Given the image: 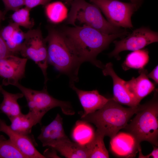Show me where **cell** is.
<instances>
[{
    "instance_id": "36",
    "label": "cell",
    "mask_w": 158,
    "mask_h": 158,
    "mask_svg": "<svg viewBox=\"0 0 158 158\" xmlns=\"http://www.w3.org/2000/svg\"><path fill=\"white\" fill-rule=\"evenodd\" d=\"M67 0V1H71V0Z\"/></svg>"
},
{
    "instance_id": "32",
    "label": "cell",
    "mask_w": 158,
    "mask_h": 158,
    "mask_svg": "<svg viewBox=\"0 0 158 158\" xmlns=\"http://www.w3.org/2000/svg\"><path fill=\"white\" fill-rule=\"evenodd\" d=\"M158 66L157 65L150 73L147 74L148 77L152 79L157 84L158 83Z\"/></svg>"
},
{
    "instance_id": "26",
    "label": "cell",
    "mask_w": 158,
    "mask_h": 158,
    "mask_svg": "<svg viewBox=\"0 0 158 158\" xmlns=\"http://www.w3.org/2000/svg\"><path fill=\"white\" fill-rule=\"evenodd\" d=\"M30 10L25 7L15 11L11 15V18L13 22L19 26L27 28H31L34 24L30 18Z\"/></svg>"
},
{
    "instance_id": "1",
    "label": "cell",
    "mask_w": 158,
    "mask_h": 158,
    "mask_svg": "<svg viewBox=\"0 0 158 158\" xmlns=\"http://www.w3.org/2000/svg\"><path fill=\"white\" fill-rule=\"evenodd\" d=\"M62 32L83 62H89L102 69L104 65L97 59V56L115 40L128 33L124 30L107 34L85 25L66 28Z\"/></svg>"
},
{
    "instance_id": "19",
    "label": "cell",
    "mask_w": 158,
    "mask_h": 158,
    "mask_svg": "<svg viewBox=\"0 0 158 158\" xmlns=\"http://www.w3.org/2000/svg\"><path fill=\"white\" fill-rule=\"evenodd\" d=\"M51 147L66 158H88L87 149L84 145L72 142L70 140L60 142Z\"/></svg>"
},
{
    "instance_id": "15",
    "label": "cell",
    "mask_w": 158,
    "mask_h": 158,
    "mask_svg": "<svg viewBox=\"0 0 158 158\" xmlns=\"http://www.w3.org/2000/svg\"><path fill=\"white\" fill-rule=\"evenodd\" d=\"M76 93L83 109L82 115L92 113L102 108L108 102V99L100 95L96 90L87 91L79 89L74 84L70 85Z\"/></svg>"
},
{
    "instance_id": "34",
    "label": "cell",
    "mask_w": 158,
    "mask_h": 158,
    "mask_svg": "<svg viewBox=\"0 0 158 158\" xmlns=\"http://www.w3.org/2000/svg\"><path fill=\"white\" fill-rule=\"evenodd\" d=\"M131 2L136 4L139 5L141 0H130Z\"/></svg>"
},
{
    "instance_id": "31",
    "label": "cell",
    "mask_w": 158,
    "mask_h": 158,
    "mask_svg": "<svg viewBox=\"0 0 158 158\" xmlns=\"http://www.w3.org/2000/svg\"><path fill=\"white\" fill-rule=\"evenodd\" d=\"M51 147V149H48L44 151L43 155L45 158H59L57 154L56 150L54 148Z\"/></svg>"
},
{
    "instance_id": "7",
    "label": "cell",
    "mask_w": 158,
    "mask_h": 158,
    "mask_svg": "<svg viewBox=\"0 0 158 158\" xmlns=\"http://www.w3.org/2000/svg\"><path fill=\"white\" fill-rule=\"evenodd\" d=\"M104 14L107 20L116 27L131 28L133 27L131 18L139 5L132 2L117 0H90Z\"/></svg>"
},
{
    "instance_id": "33",
    "label": "cell",
    "mask_w": 158,
    "mask_h": 158,
    "mask_svg": "<svg viewBox=\"0 0 158 158\" xmlns=\"http://www.w3.org/2000/svg\"><path fill=\"white\" fill-rule=\"evenodd\" d=\"M5 13L0 10V23L4 19Z\"/></svg>"
},
{
    "instance_id": "9",
    "label": "cell",
    "mask_w": 158,
    "mask_h": 158,
    "mask_svg": "<svg viewBox=\"0 0 158 158\" xmlns=\"http://www.w3.org/2000/svg\"><path fill=\"white\" fill-rule=\"evenodd\" d=\"M158 41L157 32L147 27H141L134 30L126 37L119 41H114L113 42L115 48L108 55L109 57H114L119 60L120 59L119 54L121 51L139 50Z\"/></svg>"
},
{
    "instance_id": "10",
    "label": "cell",
    "mask_w": 158,
    "mask_h": 158,
    "mask_svg": "<svg viewBox=\"0 0 158 158\" xmlns=\"http://www.w3.org/2000/svg\"><path fill=\"white\" fill-rule=\"evenodd\" d=\"M27 59L10 54L0 59V77L3 84L15 86L25 75Z\"/></svg>"
},
{
    "instance_id": "12",
    "label": "cell",
    "mask_w": 158,
    "mask_h": 158,
    "mask_svg": "<svg viewBox=\"0 0 158 158\" xmlns=\"http://www.w3.org/2000/svg\"><path fill=\"white\" fill-rule=\"evenodd\" d=\"M0 132L6 134L27 158H45L35 148L33 141L29 135H21L13 131L4 120L0 118Z\"/></svg>"
},
{
    "instance_id": "23",
    "label": "cell",
    "mask_w": 158,
    "mask_h": 158,
    "mask_svg": "<svg viewBox=\"0 0 158 158\" xmlns=\"http://www.w3.org/2000/svg\"><path fill=\"white\" fill-rule=\"evenodd\" d=\"M95 132L87 122L78 121L76 122L72 133V137L76 142L84 145L93 137Z\"/></svg>"
},
{
    "instance_id": "8",
    "label": "cell",
    "mask_w": 158,
    "mask_h": 158,
    "mask_svg": "<svg viewBox=\"0 0 158 158\" xmlns=\"http://www.w3.org/2000/svg\"><path fill=\"white\" fill-rule=\"evenodd\" d=\"M20 52L24 58L31 59L38 66L43 74L46 85L48 80L47 45L40 29L30 30L25 32V40Z\"/></svg>"
},
{
    "instance_id": "25",
    "label": "cell",
    "mask_w": 158,
    "mask_h": 158,
    "mask_svg": "<svg viewBox=\"0 0 158 158\" xmlns=\"http://www.w3.org/2000/svg\"><path fill=\"white\" fill-rule=\"evenodd\" d=\"M0 158H27L9 139L0 135Z\"/></svg>"
},
{
    "instance_id": "3",
    "label": "cell",
    "mask_w": 158,
    "mask_h": 158,
    "mask_svg": "<svg viewBox=\"0 0 158 158\" xmlns=\"http://www.w3.org/2000/svg\"><path fill=\"white\" fill-rule=\"evenodd\" d=\"M45 39L48 63L59 72L68 75L70 85L74 84L78 79L79 68L83 62L62 32L51 29Z\"/></svg>"
},
{
    "instance_id": "14",
    "label": "cell",
    "mask_w": 158,
    "mask_h": 158,
    "mask_svg": "<svg viewBox=\"0 0 158 158\" xmlns=\"http://www.w3.org/2000/svg\"><path fill=\"white\" fill-rule=\"evenodd\" d=\"M37 139L41 142L43 147H51L61 142L70 140L65 133L63 118L59 114H57L49 124L41 128Z\"/></svg>"
},
{
    "instance_id": "35",
    "label": "cell",
    "mask_w": 158,
    "mask_h": 158,
    "mask_svg": "<svg viewBox=\"0 0 158 158\" xmlns=\"http://www.w3.org/2000/svg\"><path fill=\"white\" fill-rule=\"evenodd\" d=\"M2 88V87L1 85L0 84V92H1V91Z\"/></svg>"
},
{
    "instance_id": "30",
    "label": "cell",
    "mask_w": 158,
    "mask_h": 158,
    "mask_svg": "<svg viewBox=\"0 0 158 158\" xmlns=\"http://www.w3.org/2000/svg\"><path fill=\"white\" fill-rule=\"evenodd\" d=\"M138 152H139L138 158H150L151 157L153 158H158V148L157 146L154 147V149L152 152L147 155L145 156L142 154L140 146L139 148Z\"/></svg>"
},
{
    "instance_id": "29",
    "label": "cell",
    "mask_w": 158,
    "mask_h": 158,
    "mask_svg": "<svg viewBox=\"0 0 158 158\" xmlns=\"http://www.w3.org/2000/svg\"><path fill=\"white\" fill-rule=\"evenodd\" d=\"M11 54L5 42L0 35V59Z\"/></svg>"
},
{
    "instance_id": "13",
    "label": "cell",
    "mask_w": 158,
    "mask_h": 158,
    "mask_svg": "<svg viewBox=\"0 0 158 158\" xmlns=\"http://www.w3.org/2000/svg\"><path fill=\"white\" fill-rule=\"evenodd\" d=\"M110 148L116 156L121 157H134L138 152L140 144L128 133L120 132L111 138Z\"/></svg>"
},
{
    "instance_id": "27",
    "label": "cell",
    "mask_w": 158,
    "mask_h": 158,
    "mask_svg": "<svg viewBox=\"0 0 158 158\" xmlns=\"http://www.w3.org/2000/svg\"><path fill=\"white\" fill-rule=\"evenodd\" d=\"M5 7V11H15L25 6V0H2Z\"/></svg>"
},
{
    "instance_id": "21",
    "label": "cell",
    "mask_w": 158,
    "mask_h": 158,
    "mask_svg": "<svg viewBox=\"0 0 158 158\" xmlns=\"http://www.w3.org/2000/svg\"><path fill=\"white\" fill-rule=\"evenodd\" d=\"M10 128L13 131L19 134L29 135L31 133L33 126L36 125L35 122L29 113L23 114L22 113L10 120Z\"/></svg>"
},
{
    "instance_id": "28",
    "label": "cell",
    "mask_w": 158,
    "mask_h": 158,
    "mask_svg": "<svg viewBox=\"0 0 158 158\" xmlns=\"http://www.w3.org/2000/svg\"><path fill=\"white\" fill-rule=\"evenodd\" d=\"M52 0H25V7L30 10L40 5H45Z\"/></svg>"
},
{
    "instance_id": "18",
    "label": "cell",
    "mask_w": 158,
    "mask_h": 158,
    "mask_svg": "<svg viewBox=\"0 0 158 158\" xmlns=\"http://www.w3.org/2000/svg\"><path fill=\"white\" fill-rule=\"evenodd\" d=\"M1 92L3 99L0 105V109L6 115L10 120L22 113L18 100L24 95L21 93H12L2 88Z\"/></svg>"
},
{
    "instance_id": "16",
    "label": "cell",
    "mask_w": 158,
    "mask_h": 158,
    "mask_svg": "<svg viewBox=\"0 0 158 158\" xmlns=\"http://www.w3.org/2000/svg\"><path fill=\"white\" fill-rule=\"evenodd\" d=\"M139 72L138 76L136 78L133 77L130 80L125 81V85L140 103L142 99L154 90L155 86L149 80L147 70L142 68L139 69Z\"/></svg>"
},
{
    "instance_id": "17",
    "label": "cell",
    "mask_w": 158,
    "mask_h": 158,
    "mask_svg": "<svg viewBox=\"0 0 158 158\" xmlns=\"http://www.w3.org/2000/svg\"><path fill=\"white\" fill-rule=\"evenodd\" d=\"M0 35L11 54L20 52L25 40V32L20 26L11 23L0 30Z\"/></svg>"
},
{
    "instance_id": "4",
    "label": "cell",
    "mask_w": 158,
    "mask_h": 158,
    "mask_svg": "<svg viewBox=\"0 0 158 158\" xmlns=\"http://www.w3.org/2000/svg\"><path fill=\"white\" fill-rule=\"evenodd\" d=\"M125 129L132 135L138 143L148 141L154 146L158 145V97L156 89L150 101L144 104V107Z\"/></svg>"
},
{
    "instance_id": "22",
    "label": "cell",
    "mask_w": 158,
    "mask_h": 158,
    "mask_svg": "<svg viewBox=\"0 0 158 158\" xmlns=\"http://www.w3.org/2000/svg\"><path fill=\"white\" fill-rule=\"evenodd\" d=\"M149 60V52L147 49H141L128 54L122 64L124 70L130 68H143Z\"/></svg>"
},
{
    "instance_id": "11",
    "label": "cell",
    "mask_w": 158,
    "mask_h": 158,
    "mask_svg": "<svg viewBox=\"0 0 158 158\" xmlns=\"http://www.w3.org/2000/svg\"><path fill=\"white\" fill-rule=\"evenodd\" d=\"M102 69L103 74L104 76L109 75L112 78L114 94L113 98L115 101L129 107L135 106L140 104L134 95L126 87L125 81L121 78L115 73L111 63H106Z\"/></svg>"
},
{
    "instance_id": "2",
    "label": "cell",
    "mask_w": 158,
    "mask_h": 158,
    "mask_svg": "<svg viewBox=\"0 0 158 158\" xmlns=\"http://www.w3.org/2000/svg\"><path fill=\"white\" fill-rule=\"evenodd\" d=\"M144 104L129 108L122 106L113 98L101 109L91 113L81 115L82 121L95 124L97 130L111 138L124 128L133 116L144 106Z\"/></svg>"
},
{
    "instance_id": "24",
    "label": "cell",
    "mask_w": 158,
    "mask_h": 158,
    "mask_svg": "<svg viewBox=\"0 0 158 158\" xmlns=\"http://www.w3.org/2000/svg\"><path fill=\"white\" fill-rule=\"evenodd\" d=\"M45 12L51 22L59 23L67 17V9L62 2L56 1L48 4L45 7Z\"/></svg>"
},
{
    "instance_id": "6",
    "label": "cell",
    "mask_w": 158,
    "mask_h": 158,
    "mask_svg": "<svg viewBox=\"0 0 158 158\" xmlns=\"http://www.w3.org/2000/svg\"><path fill=\"white\" fill-rule=\"evenodd\" d=\"M15 86L21 91L27 100L28 113L33 118L35 124L40 123L44 115L51 109L60 107L62 112L66 115H73L75 111L68 102L58 100L49 95L46 87L41 90H36L26 87L19 83Z\"/></svg>"
},
{
    "instance_id": "20",
    "label": "cell",
    "mask_w": 158,
    "mask_h": 158,
    "mask_svg": "<svg viewBox=\"0 0 158 158\" xmlns=\"http://www.w3.org/2000/svg\"><path fill=\"white\" fill-rule=\"evenodd\" d=\"M104 136L97 130L93 138L84 145L87 152L88 158L109 157L104 141Z\"/></svg>"
},
{
    "instance_id": "5",
    "label": "cell",
    "mask_w": 158,
    "mask_h": 158,
    "mask_svg": "<svg viewBox=\"0 0 158 158\" xmlns=\"http://www.w3.org/2000/svg\"><path fill=\"white\" fill-rule=\"evenodd\" d=\"M66 20L67 23L74 26L86 25L107 34L124 31L111 24L104 18L96 5L85 0L73 1Z\"/></svg>"
}]
</instances>
